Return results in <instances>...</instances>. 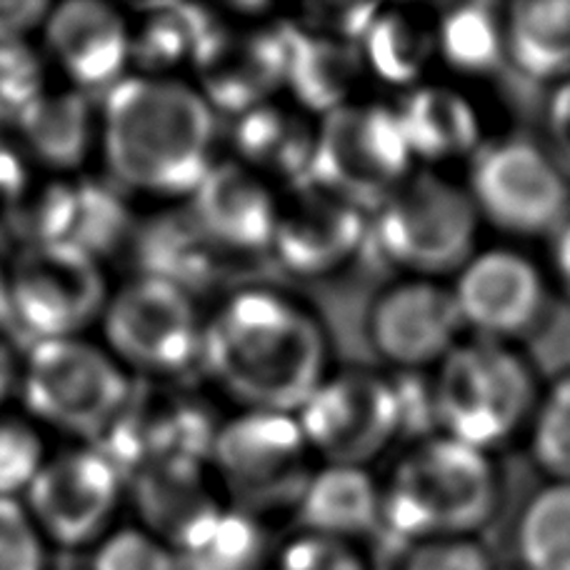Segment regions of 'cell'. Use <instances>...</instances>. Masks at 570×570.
<instances>
[{
	"label": "cell",
	"mask_w": 570,
	"mask_h": 570,
	"mask_svg": "<svg viewBox=\"0 0 570 570\" xmlns=\"http://www.w3.org/2000/svg\"><path fill=\"white\" fill-rule=\"evenodd\" d=\"M216 30L213 20L198 8H148V18H142L140 30L130 36V58H138L142 66L150 68H166L183 58L196 60Z\"/></svg>",
	"instance_id": "32"
},
{
	"label": "cell",
	"mask_w": 570,
	"mask_h": 570,
	"mask_svg": "<svg viewBox=\"0 0 570 570\" xmlns=\"http://www.w3.org/2000/svg\"><path fill=\"white\" fill-rule=\"evenodd\" d=\"M94 570H178V561L158 538L140 531H120L100 543Z\"/></svg>",
	"instance_id": "38"
},
{
	"label": "cell",
	"mask_w": 570,
	"mask_h": 570,
	"mask_svg": "<svg viewBox=\"0 0 570 570\" xmlns=\"http://www.w3.org/2000/svg\"><path fill=\"white\" fill-rule=\"evenodd\" d=\"M463 328L453 291L425 278L393 285L368 318L373 348L403 371L441 363L461 343Z\"/></svg>",
	"instance_id": "14"
},
{
	"label": "cell",
	"mask_w": 570,
	"mask_h": 570,
	"mask_svg": "<svg viewBox=\"0 0 570 570\" xmlns=\"http://www.w3.org/2000/svg\"><path fill=\"white\" fill-rule=\"evenodd\" d=\"M178 570H258L263 535L243 511H218L176 548Z\"/></svg>",
	"instance_id": "29"
},
{
	"label": "cell",
	"mask_w": 570,
	"mask_h": 570,
	"mask_svg": "<svg viewBox=\"0 0 570 570\" xmlns=\"http://www.w3.org/2000/svg\"><path fill=\"white\" fill-rule=\"evenodd\" d=\"M106 335L120 358L156 373L180 371L203 348L190 295L148 276L116 295L106 313Z\"/></svg>",
	"instance_id": "12"
},
{
	"label": "cell",
	"mask_w": 570,
	"mask_h": 570,
	"mask_svg": "<svg viewBox=\"0 0 570 570\" xmlns=\"http://www.w3.org/2000/svg\"><path fill=\"white\" fill-rule=\"evenodd\" d=\"M515 556L523 570H570V483L538 491L518 518Z\"/></svg>",
	"instance_id": "30"
},
{
	"label": "cell",
	"mask_w": 570,
	"mask_h": 570,
	"mask_svg": "<svg viewBox=\"0 0 570 570\" xmlns=\"http://www.w3.org/2000/svg\"><path fill=\"white\" fill-rule=\"evenodd\" d=\"M288 203H278L273 250L293 273L325 276L355 256L368 236L365 210L313 183L293 186Z\"/></svg>",
	"instance_id": "16"
},
{
	"label": "cell",
	"mask_w": 570,
	"mask_h": 570,
	"mask_svg": "<svg viewBox=\"0 0 570 570\" xmlns=\"http://www.w3.org/2000/svg\"><path fill=\"white\" fill-rule=\"evenodd\" d=\"M0 570H46L40 533L16 501L0 498Z\"/></svg>",
	"instance_id": "39"
},
{
	"label": "cell",
	"mask_w": 570,
	"mask_h": 570,
	"mask_svg": "<svg viewBox=\"0 0 570 570\" xmlns=\"http://www.w3.org/2000/svg\"><path fill=\"white\" fill-rule=\"evenodd\" d=\"M38 531L78 548L104 533L120 493V473L98 451H73L43 463L28 488Z\"/></svg>",
	"instance_id": "13"
},
{
	"label": "cell",
	"mask_w": 570,
	"mask_h": 570,
	"mask_svg": "<svg viewBox=\"0 0 570 570\" xmlns=\"http://www.w3.org/2000/svg\"><path fill=\"white\" fill-rule=\"evenodd\" d=\"M291 53V26L261 33L216 30L196 58L210 104L233 114L266 106V98L285 83Z\"/></svg>",
	"instance_id": "17"
},
{
	"label": "cell",
	"mask_w": 570,
	"mask_h": 570,
	"mask_svg": "<svg viewBox=\"0 0 570 570\" xmlns=\"http://www.w3.org/2000/svg\"><path fill=\"white\" fill-rule=\"evenodd\" d=\"M438 428L478 451L508 441L535 405L533 373L505 343H458L438 363Z\"/></svg>",
	"instance_id": "4"
},
{
	"label": "cell",
	"mask_w": 570,
	"mask_h": 570,
	"mask_svg": "<svg viewBox=\"0 0 570 570\" xmlns=\"http://www.w3.org/2000/svg\"><path fill=\"white\" fill-rule=\"evenodd\" d=\"M295 413L305 443L331 465L363 468L401 433L393 381L365 371L325 375Z\"/></svg>",
	"instance_id": "9"
},
{
	"label": "cell",
	"mask_w": 570,
	"mask_h": 570,
	"mask_svg": "<svg viewBox=\"0 0 570 570\" xmlns=\"http://www.w3.org/2000/svg\"><path fill=\"white\" fill-rule=\"evenodd\" d=\"M413 153L393 108L348 104L315 128L308 183L361 210H375L409 180Z\"/></svg>",
	"instance_id": "6"
},
{
	"label": "cell",
	"mask_w": 570,
	"mask_h": 570,
	"mask_svg": "<svg viewBox=\"0 0 570 570\" xmlns=\"http://www.w3.org/2000/svg\"><path fill=\"white\" fill-rule=\"evenodd\" d=\"M40 468L43 448L33 428L0 419V498L13 501L16 493L28 491Z\"/></svg>",
	"instance_id": "36"
},
{
	"label": "cell",
	"mask_w": 570,
	"mask_h": 570,
	"mask_svg": "<svg viewBox=\"0 0 570 570\" xmlns=\"http://www.w3.org/2000/svg\"><path fill=\"white\" fill-rule=\"evenodd\" d=\"M276 570H371V566L351 541L303 533L283 548Z\"/></svg>",
	"instance_id": "37"
},
{
	"label": "cell",
	"mask_w": 570,
	"mask_h": 570,
	"mask_svg": "<svg viewBox=\"0 0 570 570\" xmlns=\"http://www.w3.org/2000/svg\"><path fill=\"white\" fill-rule=\"evenodd\" d=\"M126 210L120 203L100 188H73V210L66 243L78 246L96 258L98 250H106L124 236Z\"/></svg>",
	"instance_id": "33"
},
{
	"label": "cell",
	"mask_w": 570,
	"mask_h": 570,
	"mask_svg": "<svg viewBox=\"0 0 570 570\" xmlns=\"http://www.w3.org/2000/svg\"><path fill=\"white\" fill-rule=\"evenodd\" d=\"M553 238H556L553 240V261H556L558 278H561L566 291L570 293V218L553 233Z\"/></svg>",
	"instance_id": "43"
},
{
	"label": "cell",
	"mask_w": 570,
	"mask_h": 570,
	"mask_svg": "<svg viewBox=\"0 0 570 570\" xmlns=\"http://www.w3.org/2000/svg\"><path fill=\"white\" fill-rule=\"evenodd\" d=\"M213 458L240 511L298 503L305 491V443L291 413L250 411L216 433Z\"/></svg>",
	"instance_id": "11"
},
{
	"label": "cell",
	"mask_w": 570,
	"mask_h": 570,
	"mask_svg": "<svg viewBox=\"0 0 570 570\" xmlns=\"http://www.w3.org/2000/svg\"><path fill=\"white\" fill-rule=\"evenodd\" d=\"M236 142L250 166L291 180L293 186L308 180L315 130L288 110L266 104L243 114Z\"/></svg>",
	"instance_id": "26"
},
{
	"label": "cell",
	"mask_w": 570,
	"mask_h": 570,
	"mask_svg": "<svg viewBox=\"0 0 570 570\" xmlns=\"http://www.w3.org/2000/svg\"><path fill=\"white\" fill-rule=\"evenodd\" d=\"M498 481L485 451L455 438H425L383 488V523L403 541L473 538L491 521Z\"/></svg>",
	"instance_id": "3"
},
{
	"label": "cell",
	"mask_w": 570,
	"mask_h": 570,
	"mask_svg": "<svg viewBox=\"0 0 570 570\" xmlns=\"http://www.w3.org/2000/svg\"><path fill=\"white\" fill-rule=\"evenodd\" d=\"M200 358L253 411L293 413L325 379L318 321L271 291H243L203 328Z\"/></svg>",
	"instance_id": "1"
},
{
	"label": "cell",
	"mask_w": 570,
	"mask_h": 570,
	"mask_svg": "<svg viewBox=\"0 0 570 570\" xmlns=\"http://www.w3.org/2000/svg\"><path fill=\"white\" fill-rule=\"evenodd\" d=\"M190 216L218 248L230 256H250L273 248L278 203L266 183L248 168L223 163L210 166L193 190Z\"/></svg>",
	"instance_id": "19"
},
{
	"label": "cell",
	"mask_w": 570,
	"mask_h": 570,
	"mask_svg": "<svg viewBox=\"0 0 570 570\" xmlns=\"http://www.w3.org/2000/svg\"><path fill=\"white\" fill-rule=\"evenodd\" d=\"M28 146L36 156L56 168L80 166L90 148V106L80 90L70 94H43L36 106L20 118Z\"/></svg>",
	"instance_id": "27"
},
{
	"label": "cell",
	"mask_w": 570,
	"mask_h": 570,
	"mask_svg": "<svg viewBox=\"0 0 570 570\" xmlns=\"http://www.w3.org/2000/svg\"><path fill=\"white\" fill-rule=\"evenodd\" d=\"M140 263L148 278L193 291L216 283L218 261L230 256L213 243L190 213H168L140 233Z\"/></svg>",
	"instance_id": "22"
},
{
	"label": "cell",
	"mask_w": 570,
	"mask_h": 570,
	"mask_svg": "<svg viewBox=\"0 0 570 570\" xmlns=\"http://www.w3.org/2000/svg\"><path fill=\"white\" fill-rule=\"evenodd\" d=\"M18 328L13 311V293H10V278L0 271V331Z\"/></svg>",
	"instance_id": "45"
},
{
	"label": "cell",
	"mask_w": 570,
	"mask_h": 570,
	"mask_svg": "<svg viewBox=\"0 0 570 570\" xmlns=\"http://www.w3.org/2000/svg\"><path fill=\"white\" fill-rule=\"evenodd\" d=\"M478 216L518 236H548L570 218L566 170L528 140H498L478 150L471 168Z\"/></svg>",
	"instance_id": "8"
},
{
	"label": "cell",
	"mask_w": 570,
	"mask_h": 570,
	"mask_svg": "<svg viewBox=\"0 0 570 570\" xmlns=\"http://www.w3.org/2000/svg\"><path fill=\"white\" fill-rule=\"evenodd\" d=\"M16 385V358L10 345L0 338V403H3Z\"/></svg>",
	"instance_id": "44"
},
{
	"label": "cell",
	"mask_w": 570,
	"mask_h": 570,
	"mask_svg": "<svg viewBox=\"0 0 570 570\" xmlns=\"http://www.w3.org/2000/svg\"><path fill=\"white\" fill-rule=\"evenodd\" d=\"M505 58L533 80H570V0H521L508 8Z\"/></svg>",
	"instance_id": "25"
},
{
	"label": "cell",
	"mask_w": 570,
	"mask_h": 570,
	"mask_svg": "<svg viewBox=\"0 0 570 570\" xmlns=\"http://www.w3.org/2000/svg\"><path fill=\"white\" fill-rule=\"evenodd\" d=\"M435 50L461 73H491L505 58V20L485 3L458 6L438 26Z\"/></svg>",
	"instance_id": "31"
},
{
	"label": "cell",
	"mask_w": 570,
	"mask_h": 570,
	"mask_svg": "<svg viewBox=\"0 0 570 570\" xmlns=\"http://www.w3.org/2000/svg\"><path fill=\"white\" fill-rule=\"evenodd\" d=\"M363 58L385 83L419 80L435 53V28L403 10L379 13L361 40Z\"/></svg>",
	"instance_id": "28"
},
{
	"label": "cell",
	"mask_w": 570,
	"mask_h": 570,
	"mask_svg": "<svg viewBox=\"0 0 570 570\" xmlns=\"http://www.w3.org/2000/svg\"><path fill=\"white\" fill-rule=\"evenodd\" d=\"M8 278L16 325L38 343L73 338L106 303L96 258L63 240L28 246Z\"/></svg>",
	"instance_id": "10"
},
{
	"label": "cell",
	"mask_w": 570,
	"mask_h": 570,
	"mask_svg": "<svg viewBox=\"0 0 570 570\" xmlns=\"http://www.w3.org/2000/svg\"><path fill=\"white\" fill-rule=\"evenodd\" d=\"M533 455L556 481L570 483V375L548 391L535 413Z\"/></svg>",
	"instance_id": "34"
},
{
	"label": "cell",
	"mask_w": 570,
	"mask_h": 570,
	"mask_svg": "<svg viewBox=\"0 0 570 570\" xmlns=\"http://www.w3.org/2000/svg\"><path fill=\"white\" fill-rule=\"evenodd\" d=\"M198 463L200 461H166L148 465L136 475V495L142 518L176 548L220 511L208 495Z\"/></svg>",
	"instance_id": "23"
},
{
	"label": "cell",
	"mask_w": 570,
	"mask_h": 570,
	"mask_svg": "<svg viewBox=\"0 0 570 570\" xmlns=\"http://www.w3.org/2000/svg\"><path fill=\"white\" fill-rule=\"evenodd\" d=\"M298 518L305 533L355 543L383 523V491L358 465H328L305 483Z\"/></svg>",
	"instance_id": "20"
},
{
	"label": "cell",
	"mask_w": 570,
	"mask_h": 570,
	"mask_svg": "<svg viewBox=\"0 0 570 570\" xmlns=\"http://www.w3.org/2000/svg\"><path fill=\"white\" fill-rule=\"evenodd\" d=\"M104 148L110 170L150 193H193L210 170L208 100L166 78H124L106 96Z\"/></svg>",
	"instance_id": "2"
},
{
	"label": "cell",
	"mask_w": 570,
	"mask_h": 570,
	"mask_svg": "<svg viewBox=\"0 0 570 570\" xmlns=\"http://www.w3.org/2000/svg\"><path fill=\"white\" fill-rule=\"evenodd\" d=\"M128 395L130 385L118 365L83 341H40L28 355L26 405L68 433L98 438L124 411Z\"/></svg>",
	"instance_id": "7"
},
{
	"label": "cell",
	"mask_w": 570,
	"mask_h": 570,
	"mask_svg": "<svg viewBox=\"0 0 570 570\" xmlns=\"http://www.w3.org/2000/svg\"><path fill=\"white\" fill-rule=\"evenodd\" d=\"M453 298L465 328L498 341L533 328L546 305V283L531 261L513 250L473 256L458 273Z\"/></svg>",
	"instance_id": "15"
},
{
	"label": "cell",
	"mask_w": 570,
	"mask_h": 570,
	"mask_svg": "<svg viewBox=\"0 0 570 570\" xmlns=\"http://www.w3.org/2000/svg\"><path fill=\"white\" fill-rule=\"evenodd\" d=\"M478 218L471 193L435 173H411L373 210V236L393 266L441 276L473 258Z\"/></svg>",
	"instance_id": "5"
},
{
	"label": "cell",
	"mask_w": 570,
	"mask_h": 570,
	"mask_svg": "<svg viewBox=\"0 0 570 570\" xmlns=\"http://www.w3.org/2000/svg\"><path fill=\"white\" fill-rule=\"evenodd\" d=\"M395 570H495V566L475 538H441L413 543Z\"/></svg>",
	"instance_id": "40"
},
{
	"label": "cell",
	"mask_w": 570,
	"mask_h": 570,
	"mask_svg": "<svg viewBox=\"0 0 570 570\" xmlns=\"http://www.w3.org/2000/svg\"><path fill=\"white\" fill-rule=\"evenodd\" d=\"M43 94V68L33 50L0 40V124L18 126Z\"/></svg>",
	"instance_id": "35"
},
{
	"label": "cell",
	"mask_w": 570,
	"mask_h": 570,
	"mask_svg": "<svg viewBox=\"0 0 570 570\" xmlns=\"http://www.w3.org/2000/svg\"><path fill=\"white\" fill-rule=\"evenodd\" d=\"M50 16L48 3H38V0H10V3H0V40L3 43H26V36L36 26L46 23Z\"/></svg>",
	"instance_id": "41"
},
{
	"label": "cell",
	"mask_w": 570,
	"mask_h": 570,
	"mask_svg": "<svg viewBox=\"0 0 570 570\" xmlns=\"http://www.w3.org/2000/svg\"><path fill=\"white\" fill-rule=\"evenodd\" d=\"M363 66L361 50L353 43L291 28L288 76L285 83L305 108L328 116L351 104Z\"/></svg>",
	"instance_id": "24"
},
{
	"label": "cell",
	"mask_w": 570,
	"mask_h": 570,
	"mask_svg": "<svg viewBox=\"0 0 570 570\" xmlns=\"http://www.w3.org/2000/svg\"><path fill=\"white\" fill-rule=\"evenodd\" d=\"M548 128H551L558 156L570 168V80L556 90L551 108H548Z\"/></svg>",
	"instance_id": "42"
},
{
	"label": "cell",
	"mask_w": 570,
	"mask_h": 570,
	"mask_svg": "<svg viewBox=\"0 0 570 570\" xmlns=\"http://www.w3.org/2000/svg\"><path fill=\"white\" fill-rule=\"evenodd\" d=\"M46 38L60 68L83 96H108L124 80L130 30L114 8L96 0H70L50 8Z\"/></svg>",
	"instance_id": "18"
},
{
	"label": "cell",
	"mask_w": 570,
	"mask_h": 570,
	"mask_svg": "<svg viewBox=\"0 0 570 570\" xmlns=\"http://www.w3.org/2000/svg\"><path fill=\"white\" fill-rule=\"evenodd\" d=\"M413 160L441 163L473 153L481 124L468 98L443 86H423L395 110Z\"/></svg>",
	"instance_id": "21"
}]
</instances>
